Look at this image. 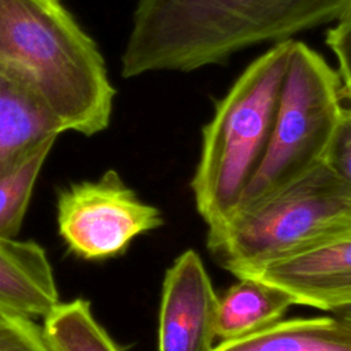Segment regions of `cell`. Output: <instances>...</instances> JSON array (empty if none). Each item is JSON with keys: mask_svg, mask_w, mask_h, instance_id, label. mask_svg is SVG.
Wrapping results in <instances>:
<instances>
[{"mask_svg": "<svg viewBox=\"0 0 351 351\" xmlns=\"http://www.w3.org/2000/svg\"><path fill=\"white\" fill-rule=\"evenodd\" d=\"M351 0H137L121 75L191 73L337 22Z\"/></svg>", "mask_w": 351, "mask_h": 351, "instance_id": "6da1fadb", "label": "cell"}, {"mask_svg": "<svg viewBox=\"0 0 351 351\" xmlns=\"http://www.w3.org/2000/svg\"><path fill=\"white\" fill-rule=\"evenodd\" d=\"M0 64L26 77L66 130L108 128L115 89L106 62L59 0H0Z\"/></svg>", "mask_w": 351, "mask_h": 351, "instance_id": "7a4b0ae2", "label": "cell"}, {"mask_svg": "<svg viewBox=\"0 0 351 351\" xmlns=\"http://www.w3.org/2000/svg\"><path fill=\"white\" fill-rule=\"evenodd\" d=\"M292 40L273 44L254 59L215 104L202 132L191 181L196 208L214 228L239 207L266 152L287 73Z\"/></svg>", "mask_w": 351, "mask_h": 351, "instance_id": "3957f363", "label": "cell"}, {"mask_svg": "<svg viewBox=\"0 0 351 351\" xmlns=\"http://www.w3.org/2000/svg\"><path fill=\"white\" fill-rule=\"evenodd\" d=\"M351 222V185L324 160L254 206L208 228L207 247L229 273L250 277Z\"/></svg>", "mask_w": 351, "mask_h": 351, "instance_id": "277c9868", "label": "cell"}, {"mask_svg": "<svg viewBox=\"0 0 351 351\" xmlns=\"http://www.w3.org/2000/svg\"><path fill=\"white\" fill-rule=\"evenodd\" d=\"M343 108L337 71L307 44L292 40L271 136L236 211L322 162Z\"/></svg>", "mask_w": 351, "mask_h": 351, "instance_id": "5b68a950", "label": "cell"}, {"mask_svg": "<svg viewBox=\"0 0 351 351\" xmlns=\"http://www.w3.org/2000/svg\"><path fill=\"white\" fill-rule=\"evenodd\" d=\"M162 222L159 208L143 202L112 169L97 180L69 184L56 196L58 233L67 251L84 261L119 256Z\"/></svg>", "mask_w": 351, "mask_h": 351, "instance_id": "8992f818", "label": "cell"}, {"mask_svg": "<svg viewBox=\"0 0 351 351\" xmlns=\"http://www.w3.org/2000/svg\"><path fill=\"white\" fill-rule=\"evenodd\" d=\"M218 296L200 255L185 250L166 270L158 315V351H213Z\"/></svg>", "mask_w": 351, "mask_h": 351, "instance_id": "52a82bcc", "label": "cell"}, {"mask_svg": "<svg viewBox=\"0 0 351 351\" xmlns=\"http://www.w3.org/2000/svg\"><path fill=\"white\" fill-rule=\"evenodd\" d=\"M250 277L282 288L296 304L330 313L351 304V222L321 243Z\"/></svg>", "mask_w": 351, "mask_h": 351, "instance_id": "ba28073f", "label": "cell"}, {"mask_svg": "<svg viewBox=\"0 0 351 351\" xmlns=\"http://www.w3.org/2000/svg\"><path fill=\"white\" fill-rule=\"evenodd\" d=\"M66 132L41 92L21 73L0 64V177Z\"/></svg>", "mask_w": 351, "mask_h": 351, "instance_id": "9c48e42d", "label": "cell"}, {"mask_svg": "<svg viewBox=\"0 0 351 351\" xmlns=\"http://www.w3.org/2000/svg\"><path fill=\"white\" fill-rule=\"evenodd\" d=\"M59 302L45 248L33 240L0 236V304L43 318Z\"/></svg>", "mask_w": 351, "mask_h": 351, "instance_id": "30bf717a", "label": "cell"}, {"mask_svg": "<svg viewBox=\"0 0 351 351\" xmlns=\"http://www.w3.org/2000/svg\"><path fill=\"white\" fill-rule=\"evenodd\" d=\"M293 304L282 288L258 277H240L218 298L215 336L219 341L250 336L280 321Z\"/></svg>", "mask_w": 351, "mask_h": 351, "instance_id": "8fae6325", "label": "cell"}, {"mask_svg": "<svg viewBox=\"0 0 351 351\" xmlns=\"http://www.w3.org/2000/svg\"><path fill=\"white\" fill-rule=\"evenodd\" d=\"M213 351H351V322L336 314L280 319L250 336L219 341Z\"/></svg>", "mask_w": 351, "mask_h": 351, "instance_id": "7c38bea8", "label": "cell"}, {"mask_svg": "<svg viewBox=\"0 0 351 351\" xmlns=\"http://www.w3.org/2000/svg\"><path fill=\"white\" fill-rule=\"evenodd\" d=\"M41 328L51 351H123L82 298L56 303L43 317Z\"/></svg>", "mask_w": 351, "mask_h": 351, "instance_id": "4fadbf2b", "label": "cell"}, {"mask_svg": "<svg viewBox=\"0 0 351 351\" xmlns=\"http://www.w3.org/2000/svg\"><path fill=\"white\" fill-rule=\"evenodd\" d=\"M56 140L34 151L26 160L0 177V236L18 237L37 178Z\"/></svg>", "mask_w": 351, "mask_h": 351, "instance_id": "5bb4252c", "label": "cell"}, {"mask_svg": "<svg viewBox=\"0 0 351 351\" xmlns=\"http://www.w3.org/2000/svg\"><path fill=\"white\" fill-rule=\"evenodd\" d=\"M0 351H51L33 317L0 304Z\"/></svg>", "mask_w": 351, "mask_h": 351, "instance_id": "9a60e30c", "label": "cell"}, {"mask_svg": "<svg viewBox=\"0 0 351 351\" xmlns=\"http://www.w3.org/2000/svg\"><path fill=\"white\" fill-rule=\"evenodd\" d=\"M322 160L340 180L351 185V108H343Z\"/></svg>", "mask_w": 351, "mask_h": 351, "instance_id": "2e32d148", "label": "cell"}, {"mask_svg": "<svg viewBox=\"0 0 351 351\" xmlns=\"http://www.w3.org/2000/svg\"><path fill=\"white\" fill-rule=\"evenodd\" d=\"M325 40L337 60L341 99L351 104V12L326 32Z\"/></svg>", "mask_w": 351, "mask_h": 351, "instance_id": "e0dca14e", "label": "cell"}, {"mask_svg": "<svg viewBox=\"0 0 351 351\" xmlns=\"http://www.w3.org/2000/svg\"><path fill=\"white\" fill-rule=\"evenodd\" d=\"M336 315H339V317H341V318H344V319H347V321H350L351 322V304H348V306H346V307H341V308H339V310H336V311H333Z\"/></svg>", "mask_w": 351, "mask_h": 351, "instance_id": "ac0fdd59", "label": "cell"}]
</instances>
